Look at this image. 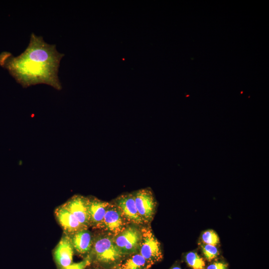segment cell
<instances>
[{"instance_id": "cell-13", "label": "cell", "mask_w": 269, "mask_h": 269, "mask_svg": "<svg viewBox=\"0 0 269 269\" xmlns=\"http://www.w3.org/2000/svg\"><path fill=\"white\" fill-rule=\"evenodd\" d=\"M152 265L144 258L138 252L130 257L118 265L121 269H149Z\"/></svg>"}, {"instance_id": "cell-3", "label": "cell", "mask_w": 269, "mask_h": 269, "mask_svg": "<svg viewBox=\"0 0 269 269\" xmlns=\"http://www.w3.org/2000/svg\"><path fill=\"white\" fill-rule=\"evenodd\" d=\"M141 240L138 253L152 265L163 258L160 244L148 228L140 230Z\"/></svg>"}, {"instance_id": "cell-10", "label": "cell", "mask_w": 269, "mask_h": 269, "mask_svg": "<svg viewBox=\"0 0 269 269\" xmlns=\"http://www.w3.org/2000/svg\"><path fill=\"white\" fill-rule=\"evenodd\" d=\"M55 213L62 227L69 233L73 234L82 229L86 228L63 205L56 209Z\"/></svg>"}, {"instance_id": "cell-6", "label": "cell", "mask_w": 269, "mask_h": 269, "mask_svg": "<svg viewBox=\"0 0 269 269\" xmlns=\"http://www.w3.org/2000/svg\"><path fill=\"white\" fill-rule=\"evenodd\" d=\"M126 227L125 218L119 208L115 204H110L105 215L102 228L115 236Z\"/></svg>"}, {"instance_id": "cell-21", "label": "cell", "mask_w": 269, "mask_h": 269, "mask_svg": "<svg viewBox=\"0 0 269 269\" xmlns=\"http://www.w3.org/2000/svg\"><path fill=\"white\" fill-rule=\"evenodd\" d=\"M117 269H120L119 267H118V268H117Z\"/></svg>"}, {"instance_id": "cell-7", "label": "cell", "mask_w": 269, "mask_h": 269, "mask_svg": "<svg viewBox=\"0 0 269 269\" xmlns=\"http://www.w3.org/2000/svg\"><path fill=\"white\" fill-rule=\"evenodd\" d=\"M115 205L119 208L126 220L137 225L145 223L138 213L133 193L120 196L116 200Z\"/></svg>"}, {"instance_id": "cell-1", "label": "cell", "mask_w": 269, "mask_h": 269, "mask_svg": "<svg viewBox=\"0 0 269 269\" xmlns=\"http://www.w3.org/2000/svg\"><path fill=\"white\" fill-rule=\"evenodd\" d=\"M64 56L56 45L49 44L42 36L32 33L27 47L17 56L7 51L0 54V65L23 88L45 84L60 90L58 71Z\"/></svg>"}, {"instance_id": "cell-14", "label": "cell", "mask_w": 269, "mask_h": 269, "mask_svg": "<svg viewBox=\"0 0 269 269\" xmlns=\"http://www.w3.org/2000/svg\"><path fill=\"white\" fill-rule=\"evenodd\" d=\"M185 261L188 266L192 269H205L204 260L196 252L188 253L185 256Z\"/></svg>"}, {"instance_id": "cell-12", "label": "cell", "mask_w": 269, "mask_h": 269, "mask_svg": "<svg viewBox=\"0 0 269 269\" xmlns=\"http://www.w3.org/2000/svg\"><path fill=\"white\" fill-rule=\"evenodd\" d=\"M71 240L73 248L80 254L89 253L93 246L92 235L86 228L73 234Z\"/></svg>"}, {"instance_id": "cell-2", "label": "cell", "mask_w": 269, "mask_h": 269, "mask_svg": "<svg viewBox=\"0 0 269 269\" xmlns=\"http://www.w3.org/2000/svg\"><path fill=\"white\" fill-rule=\"evenodd\" d=\"M92 251L95 260L104 265L115 264L124 256L116 246L114 238L109 236L97 238L93 244Z\"/></svg>"}, {"instance_id": "cell-8", "label": "cell", "mask_w": 269, "mask_h": 269, "mask_svg": "<svg viewBox=\"0 0 269 269\" xmlns=\"http://www.w3.org/2000/svg\"><path fill=\"white\" fill-rule=\"evenodd\" d=\"M86 228L90 224L88 212V198L75 195L63 205Z\"/></svg>"}, {"instance_id": "cell-18", "label": "cell", "mask_w": 269, "mask_h": 269, "mask_svg": "<svg viewBox=\"0 0 269 269\" xmlns=\"http://www.w3.org/2000/svg\"><path fill=\"white\" fill-rule=\"evenodd\" d=\"M228 264L224 262H216L209 265L207 269H227Z\"/></svg>"}, {"instance_id": "cell-11", "label": "cell", "mask_w": 269, "mask_h": 269, "mask_svg": "<svg viewBox=\"0 0 269 269\" xmlns=\"http://www.w3.org/2000/svg\"><path fill=\"white\" fill-rule=\"evenodd\" d=\"M110 204L95 198L88 199L90 224L102 228L104 218Z\"/></svg>"}, {"instance_id": "cell-5", "label": "cell", "mask_w": 269, "mask_h": 269, "mask_svg": "<svg viewBox=\"0 0 269 269\" xmlns=\"http://www.w3.org/2000/svg\"><path fill=\"white\" fill-rule=\"evenodd\" d=\"M139 215L145 223L150 222L154 216L156 202L151 191L147 188L138 190L134 193Z\"/></svg>"}, {"instance_id": "cell-4", "label": "cell", "mask_w": 269, "mask_h": 269, "mask_svg": "<svg viewBox=\"0 0 269 269\" xmlns=\"http://www.w3.org/2000/svg\"><path fill=\"white\" fill-rule=\"evenodd\" d=\"M113 238L116 246L124 256L138 252L141 231L137 228L133 226L126 227Z\"/></svg>"}, {"instance_id": "cell-15", "label": "cell", "mask_w": 269, "mask_h": 269, "mask_svg": "<svg viewBox=\"0 0 269 269\" xmlns=\"http://www.w3.org/2000/svg\"><path fill=\"white\" fill-rule=\"evenodd\" d=\"M201 241L203 244L216 246L219 243V238L217 234L212 230H206L201 235Z\"/></svg>"}, {"instance_id": "cell-9", "label": "cell", "mask_w": 269, "mask_h": 269, "mask_svg": "<svg viewBox=\"0 0 269 269\" xmlns=\"http://www.w3.org/2000/svg\"><path fill=\"white\" fill-rule=\"evenodd\" d=\"M74 248L71 238L62 237L54 251V259L58 269H63L72 263Z\"/></svg>"}, {"instance_id": "cell-17", "label": "cell", "mask_w": 269, "mask_h": 269, "mask_svg": "<svg viewBox=\"0 0 269 269\" xmlns=\"http://www.w3.org/2000/svg\"><path fill=\"white\" fill-rule=\"evenodd\" d=\"M92 260L93 255H88L83 260L77 263H72L63 269H85L91 264Z\"/></svg>"}, {"instance_id": "cell-19", "label": "cell", "mask_w": 269, "mask_h": 269, "mask_svg": "<svg viewBox=\"0 0 269 269\" xmlns=\"http://www.w3.org/2000/svg\"><path fill=\"white\" fill-rule=\"evenodd\" d=\"M171 269H181L180 267H174L172 268Z\"/></svg>"}, {"instance_id": "cell-20", "label": "cell", "mask_w": 269, "mask_h": 269, "mask_svg": "<svg viewBox=\"0 0 269 269\" xmlns=\"http://www.w3.org/2000/svg\"><path fill=\"white\" fill-rule=\"evenodd\" d=\"M100 269V268H94V269Z\"/></svg>"}, {"instance_id": "cell-16", "label": "cell", "mask_w": 269, "mask_h": 269, "mask_svg": "<svg viewBox=\"0 0 269 269\" xmlns=\"http://www.w3.org/2000/svg\"><path fill=\"white\" fill-rule=\"evenodd\" d=\"M201 248L205 258L209 262L212 261L219 255L216 246L203 244L201 245Z\"/></svg>"}]
</instances>
